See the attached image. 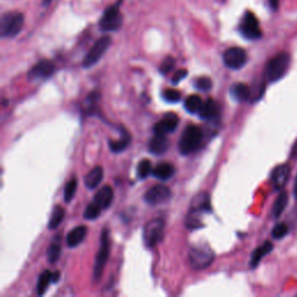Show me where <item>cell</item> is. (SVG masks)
<instances>
[{"mask_svg":"<svg viewBox=\"0 0 297 297\" xmlns=\"http://www.w3.org/2000/svg\"><path fill=\"white\" fill-rule=\"evenodd\" d=\"M165 231V222L161 219H156L150 221L148 224L145 225L143 238L144 242L148 248H153L156 246L159 241L164 237Z\"/></svg>","mask_w":297,"mask_h":297,"instance_id":"52a82bcc","label":"cell"},{"mask_svg":"<svg viewBox=\"0 0 297 297\" xmlns=\"http://www.w3.org/2000/svg\"><path fill=\"white\" fill-rule=\"evenodd\" d=\"M288 204V194L286 192H282L281 194L278 196V199L275 200L274 206H273V216L275 219L281 216L284 209H286Z\"/></svg>","mask_w":297,"mask_h":297,"instance_id":"f1b7e54d","label":"cell"},{"mask_svg":"<svg viewBox=\"0 0 297 297\" xmlns=\"http://www.w3.org/2000/svg\"><path fill=\"white\" fill-rule=\"evenodd\" d=\"M291 157L294 159H297V141L295 142V144L292 145V149H291Z\"/></svg>","mask_w":297,"mask_h":297,"instance_id":"f35d334b","label":"cell"},{"mask_svg":"<svg viewBox=\"0 0 297 297\" xmlns=\"http://www.w3.org/2000/svg\"><path fill=\"white\" fill-rule=\"evenodd\" d=\"M194 85L200 91H209L212 87V82L208 77H200L194 82Z\"/></svg>","mask_w":297,"mask_h":297,"instance_id":"d6a6232c","label":"cell"},{"mask_svg":"<svg viewBox=\"0 0 297 297\" xmlns=\"http://www.w3.org/2000/svg\"><path fill=\"white\" fill-rule=\"evenodd\" d=\"M203 106V100L201 99L200 95H190L186 99L185 101V108L186 110L192 113V114H195V113H199L201 111V108Z\"/></svg>","mask_w":297,"mask_h":297,"instance_id":"484cf974","label":"cell"},{"mask_svg":"<svg viewBox=\"0 0 297 297\" xmlns=\"http://www.w3.org/2000/svg\"><path fill=\"white\" fill-rule=\"evenodd\" d=\"M64 215H65V211L61 206H57L53 208L51 216H50V220H49V229L55 230L56 228L60 227L63 219H64Z\"/></svg>","mask_w":297,"mask_h":297,"instance_id":"83f0119b","label":"cell"},{"mask_svg":"<svg viewBox=\"0 0 297 297\" xmlns=\"http://www.w3.org/2000/svg\"><path fill=\"white\" fill-rule=\"evenodd\" d=\"M112 43L111 36L104 35L102 37L95 42L93 47L91 48V50L87 52V55L85 56L83 61V66L84 68H91L97 64V63L101 60V57L104 55V52L107 51V49L110 48V45Z\"/></svg>","mask_w":297,"mask_h":297,"instance_id":"ba28073f","label":"cell"},{"mask_svg":"<svg viewBox=\"0 0 297 297\" xmlns=\"http://www.w3.org/2000/svg\"><path fill=\"white\" fill-rule=\"evenodd\" d=\"M110 236H108V229L104 228L101 231V238H100V248L97 254L93 268V279L94 281H99L103 274V269L106 267L108 258H110Z\"/></svg>","mask_w":297,"mask_h":297,"instance_id":"277c9868","label":"cell"},{"mask_svg":"<svg viewBox=\"0 0 297 297\" xmlns=\"http://www.w3.org/2000/svg\"><path fill=\"white\" fill-rule=\"evenodd\" d=\"M203 133L198 125L191 124L183 130L179 142V150L182 154H191L196 151L202 143Z\"/></svg>","mask_w":297,"mask_h":297,"instance_id":"6da1fadb","label":"cell"},{"mask_svg":"<svg viewBox=\"0 0 297 297\" xmlns=\"http://www.w3.org/2000/svg\"><path fill=\"white\" fill-rule=\"evenodd\" d=\"M129 143H130V136H129V133L123 131V135L119 141L110 142V149L112 152H115V153L122 152L128 148Z\"/></svg>","mask_w":297,"mask_h":297,"instance_id":"cb8c5ba5","label":"cell"},{"mask_svg":"<svg viewBox=\"0 0 297 297\" xmlns=\"http://www.w3.org/2000/svg\"><path fill=\"white\" fill-rule=\"evenodd\" d=\"M87 233V228L85 225H79V227L74 228L71 230L66 236V244L70 248H74V246H78L79 244H82V241L85 239Z\"/></svg>","mask_w":297,"mask_h":297,"instance_id":"ac0fdd59","label":"cell"},{"mask_svg":"<svg viewBox=\"0 0 297 297\" xmlns=\"http://www.w3.org/2000/svg\"><path fill=\"white\" fill-rule=\"evenodd\" d=\"M290 175V167L288 164H282L275 167L273 172H272V181L275 190H281L283 186L286 185L288 179Z\"/></svg>","mask_w":297,"mask_h":297,"instance_id":"9a60e30c","label":"cell"},{"mask_svg":"<svg viewBox=\"0 0 297 297\" xmlns=\"http://www.w3.org/2000/svg\"><path fill=\"white\" fill-rule=\"evenodd\" d=\"M51 3V0H43V5H49Z\"/></svg>","mask_w":297,"mask_h":297,"instance_id":"b9f144b4","label":"cell"},{"mask_svg":"<svg viewBox=\"0 0 297 297\" xmlns=\"http://www.w3.org/2000/svg\"><path fill=\"white\" fill-rule=\"evenodd\" d=\"M290 55L288 52H280L268 62L266 68V77L269 82H278L289 69Z\"/></svg>","mask_w":297,"mask_h":297,"instance_id":"3957f363","label":"cell"},{"mask_svg":"<svg viewBox=\"0 0 297 297\" xmlns=\"http://www.w3.org/2000/svg\"><path fill=\"white\" fill-rule=\"evenodd\" d=\"M113 200H114V191L111 186H104L94 196L93 202L97 203L102 210H104L111 206Z\"/></svg>","mask_w":297,"mask_h":297,"instance_id":"2e32d148","label":"cell"},{"mask_svg":"<svg viewBox=\"0 0 297 297\" xmlns=\"http://www.w3.org/2000/svg\"><path fill=\"white\" fill-rule=\"evenodd\" d=\"M187 73H188V71L186 69H180L178 70L177 72L174 73V76L172 78V83L175 84L177 85L178 83H180L182 80V79H185L187 77Z\"/></svg>","mask_w":297,"mask_h":297,"instance_id":"8d00e7d4","label":"cell"},{"mask_svg":"<svg viewBox=\"0 0 297 297\" xmlns=\"http://www.w3.org/2000/svg\"><path fill=\"white\" fill-rule=\"evenodd\" d=\"M153 177L160 180H167L172 178L175 173V169L170 163H160L153 170Z\"/></svg>","mask_w":297,"mask_h":297,"instance_id":"7402d4cb","label":"cell"},{"mask_svg":"<svg viewBox=\"0 0 297 297\" xmlns=\"http://www.w3.org/2000/svg\"><path fill=\"white\" fill-rule=\"evenodd\" d=\"M163 97L169 102H178L180 99H181V93L177 90H166L164 91V94Z\"/></svg>","mask_w":297,"mask_h":297,"instance_id":"d590c367","label":"cell"},{"mask_svg":"<svg viewBox=\"0 0 297 297\" xmlns=\"http://www.w3.org/2000/svg\"><path fill=\"white\" fill-rule=\"evenodd\" d=\"M60 275H61L60 272H55V273H52V283H55L60 280Z\"/></svg>","mask_w":297,"mask_h":297,"instance_id":"ab89813d","label":"cell"},{"mask_svg":"<svg viewBox=\"0 0 297 297\" xmlns=\"http://www.w3.org/2000/svg\"><path fill=\"white\" fill-rule=\"evenodd\" d=\"M24 23L23 15L19 12H8L2 18L0 34L3 37H14L22 31Z\"/></svg>","mask_w":297,"mask_h":297,"instance_id":"5b68a950","label":"cell"},{"mask_svg":"<svg viewBox=\"0 0 297 297\" xmlns=\"http://www.w3.org/2000/svg\"><path fill=\"white\" fill-rule=\"evenodd\" d=\"M53 72H55V64L49 60H42L31 69L28 77L31 79H47L51 77Z\"/></svg>","mask_w":297,"mask_h":297,"instance_id":"7c38bea8","label":"cell"},{"mask_svg":"<svg viewBox=\"0 0 297 297\" xmlns=\"http://www.w3.org/2000/svg\"><path fill=\"white\" fill-rule=\"evenodd\" d=\"M211 206H210V199H209V195L207 193L199 194L196 198L193 199V202H192V212H206L210 211Z\"/></svg>","mask_w":297,"mask_h":297,"instance_id":"ffe728a7","label":"cell"},{"mask_svg":"<svg viewBox=\"0 0 297 297\" xmlns=\"http://www.w3.org/2000/svg\"><path fill=\"white\" fill-rule=\"evenodd\" d=\"M240 33L242 36L249 40H258L260 39L262 33L257 16L252 12H246L244 18L240 23Z\"/></svg>","mask_w":297,"mask_h":297,"instance_id":"9c48e42d","label":"cell"},{"mask_svg":"<svg viewBox=\"0 0 297 297\" xmlns=\"http://www.w3.org/2000/svg\"><path fill=\"white\" fill-rule=\"evenodd\" d=\"M199 115L201 119L206 121L216 120L221 115V106L215 100L208 99L206 102H203V106L199 112Z\"/></svg>","mask_w":297,"mask_h":297,"instance_id":"5bb4252c","label":"cell"},{"mask_svg":"<svg viewBox=\"0 0 297 297\" xmlns=\"http://www.w3.org/2000/svg\"><path fill=\"white\" fill-rule=\"evenodd\" d=\"M215 254L208 244H200L192 248L190 252V263L193 269H204L214 261Z\"/></svg>","mask_w":297,"mask_h":297,"instance_id":"7a4b0ae2","label":"cell"},{"mask_svg":"<svg viewBox=\"0 0 297 297\" xmlns=\"http://www.w3.org/2000/svg\"><path fill=\"white\" fill-rule=\"evenodd\" d=\"M174 65H175L174 58L171 57V56H167L165 60L161 62L160 66H159V71H160L163 74H167V73H170L171 71L173 70Z\"/></svg>","mask_w":297,"mask_h":297,"instance_id":"836d02e7","label":"cell"},{"mask_svg":"<svg viewBox=\"0 0 297 297\" xmlns=\"http://www.w3.org/2000/svg\"><path fill=\"white\" fill-rule=\"evenodd\" d=\"M52 282V273L49 271H44L43 273L40 275V279H39V282H37V294L40 296L44 295V292L47 291L49 284Z\"/></svg>","mask_w":297,"mask_h":297,"instance_id":"4316f807","label":"cell"},{"mask_svg":"<svg viewBox=\"0 0 297 297\" xmlns=\"http://www.w3.org/2000/svg\"><path fill=\"white\" fill-rule=\"evenodd\" d=\"M280 4V0H269V5L273 10H278Z\"/></svg>","mask_w":297,"mask_h":297,"instance_id":"74e56055","label":"cell"},{"mask_svg":"<svg viewBox=\"0 0 297 297\" xmlns=\"http://www.w3.org/2000/svg\"><path fill=\"white\" fill-rule=\"evenodd\" d=\"M102 179H103V169L101 166H97L86 174L84 182H85L87 188H90V190H94V188H97L100 183H101Z\"/></svg>","mask_w":297,"mask_h":297,"instance_id":"d6986e66","label":"cell"},{"mask_svg":"<svg viewBox=\"0 0 297 297\" xmlns=\"http://www.w3.org/2000/svg\"><path fill=\"white\" fill-rule=\"evenodd\" d=\"M61 236L58 235L57 237L53 238L51 245H50L48 250V260L50 263H55L58 260V258L61 256Z\"/></svg>","mask_w":297,"mask_h":297,"instance_id":"d4e9b609","label":"cell"},{"mask_svg":"<svg viewBox=\"0 0 297 297\" xmlns=\"http://www.w3.org/2000/svg\"><path fill=\"white\" fill-rule=\"evenodd\" d=\"M171 195H172V192L167 186L154 185L145 193L144 201L151 206H157V204L167 202L171 199Z\"/></svg>","mask_w":297,"mask_h":297,"instance_id":"8fae6325","label":"cell"},{"mask_svg":"<svg viewBox=\"0 0 297 297\" xmlns=\"http://www.w3.org/2000/svg\"><path fill=\"white\" fill-rule=\"evenodd\" d=\"M294 195L295 198H297V177L295 179V186H294Z\"/></svg>","mask_w":297,"mask_h":297,"instance_id":"60d3db41","label":"cell"},{"mask_svg":"<svg viewBox=\"0 0 297 297\" xmlns=\"http://www.w3.org/2000/svg\"><path fill=\"white\" fill-rule=\"evenodd\" d=\"M78 187V180L76 178H72L70 181L66 183L64 188V201L66 203H70L74 198V194L77 192Z\"/></svg>","mask_w":297,"mask_h":297,"instance_id":"f546056e","label":"cell"},{"mask_svg":"<svg viewBox=\"0 0 297 297\" xmlns=\"http://www.w3.org/2000/svg\"><path fill=\"white\" fill-rule=\"evenodd\" d=\"M272 250H273V244H272L271 241H265V244L259 246L257 250H254L252 257H251L250 262L251 268H256L259 265V262L261 261V259L265 257L266 254H268Z\"/></svg>","mask_w":297,"mask_h":297,"instance_id":"44dd1931","label":"cell"},{"mask_svg":"<svg viewBox=\"0 0 297 297\" xmlns=\"http://www.w3.org/2000/svg\"><path fill=\"white\" fill-rule=\"evenodd\" d=\"M288 233V227L287 224L280 223L278 225H275V228L272 230V236H273L274 239H282L283 237H286Z\"/></svg>","mask_w":297,"mask_h":297,"instance_id":"e575fe53","label":"cell"},{"mask_svg":"<svg viewBox=\"0 0 297 297\" xmlns=\"http://www.w3.org/2000/svg\"><path fill=\"white\" fill-rule=\"evenodd\" d=\"M120 2L118 4H114L107 8L103 12V14L100 19V28L103 32H115L122 26L123 16L120 13Z\"/></svg>","mask_w":297,"mask_h":297,"instance_id":"8992f818","label":"cell"},{"mask_svg":"<svg viewBox=\"0 0 297 297\" xmlns=\"http://www.w3.org/2000/svg\"><path fill=\"white\" fill-rule=\"evenodd\" d=\"M230 92H231L232 97L239 102L246 101L251 95L250 87L242 83H236L235 85H232L231 89H230Z\"/></svg>","mask_w":297,"mask_h":297,"instance_id":"603a6c76","label":"cell"},{"mask_svg":"<svg viewBox=\"0 0 297 297\" xmlns=\"http://www.w3.org/2000/svg\"><path fill=\"white\" fill-rule=\"evenodd\" d=\"M101 211L102 209L100 208L97 203H94L93 201H92L89 206H87L85 212H84V217H85L86 220H95L100 216Z\"/></svg>","mask_w":297,"mask_h":297,"instance_id":"4dcf8cb0","label":"cell"},{"mask_svg":"<svg viewBox=\"0 0 297 297\" xmlns=\"http://www.w3.org/2000/svg\"><path fill=\"white\" fill-rule=\"evenodd\" d=\"M170 146V142L166 135L154 133V136L149 143V151L153 154H163L167 151Z\"/></svg>","mask_w":297,"mask_h":297,"instance_id":"e0dca14e","label":"cell"},{"mask_svg":"<svg viewBox=\"0 0 297 297\" xmlns=\"http://www.w3.org/2000/svg\"><path fill=\"white\" fill-rule=\"evenodd\" d=\"M179 124V118L174 113H169L164 116V119L159 121L158 123L154 124L153 130L154 133H160V135H166L169 132H173L177 129Z\"/></svg>","mask_w":297,"mask_h":297,"instance_id":"4fadbf2b","label":"cell"},{"mask_svg":"<svg viewBox=\"0 0 297 297\" xmlns=\"http://www.w3.org/2000/svg\"><path fill=\"white\" fill-rule=\"evenodd\" d=\"M224 64L228 66L229 69L238 70L245 65L246 61H248V55L244 49L239 47H232L229 48L223 55Z\"/></svg>","mask_w":297,"mask_h":297,"instance_id":"30bf717a","label":"cell"},{"mask_svg":"<svg viewBox=\"0 0 297 297\" xmlns=\"http://www.w3.org/2000/svg\"><path fill=\"white\" fill-rule=\"evenodd\" d=\"M150 173H151V163L148 159H143L137 167V175L140 179H145Z\"/></svg>","mask_w":297,"mask_h":297,"instance_id":"1f68e13d","label":"cell"}]
</instances>
